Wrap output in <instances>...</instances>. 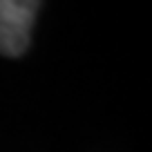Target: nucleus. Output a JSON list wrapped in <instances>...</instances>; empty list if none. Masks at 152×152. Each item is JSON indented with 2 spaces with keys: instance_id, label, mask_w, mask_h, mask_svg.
Here are the masks:
<instances>
[{
  "instance_id": "f257e3e1",
  "label": "nucleus",
  "mask_w": 152,
  "mask_h": 152,
  "mask_svg": "<svg viewBox=\"0 0 152 152\" xmlns=\"http://www.w3.org/2000/svg\"><path fill=\"white\" fill-rule=\"evenodd\" d=\"M31 0H0V54L20 56L29 45V34L38 11Z\"/></svg>"
}]
</instances>
